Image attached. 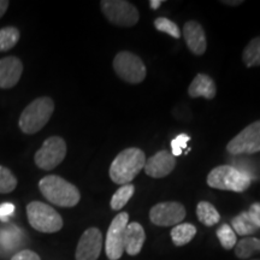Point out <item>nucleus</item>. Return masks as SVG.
<instances>
[{
  "instance_id": "34",
  "label": "nucleus",
  "mask_w": 260,
  "mask_h": 260,
  "mask_svg": "<svg viewBox=\"0 0 260 260\" xmlns=\"http://www.w3.org/2000/svg\"><path fill=\"white\" fill-rule=\"evenodd\" d=\"M223 4H225V5H229V6H239V5H241L242 4V0H232V2H230V0H224V2H222Z\"/></svg>"
},
{
  "instance_id": "4",
  "label": "nucleus",
  "mask_w": 260,
  "mask_h": 260,
  "mask_svg": "<svg viewBox=\"0 0 260 260\" xmlns=\"http://www.w3.org/2000/svg\"><path fill=\"white\" fill-rule=\"evenodd\" d=\"M252 181L246 175L236 170L233 165H220L211 170L207 176V184L219 190H232L242 193L251 186Z\"/></svg>"
},
{
  "instance_id": "27",
  "label": "nucleus",
  "mask_w": 260,
  "mask_h": 260,
  "mask_svg": "<svg viewBox=\"0 0 260 260\" xmlns=\"http://www.w3.org/2000/svg\"><path fill=\"white\" fill-rule=\"evenodd\" d=\"M17 187V178L8 168L0 165V194H9Z\"/></svg>"
},
{
  "instance_id": "2",
  "label": "nucleus",
  "mask_w": 260,
  "mask_h": 260,
  "mask_svg": "<svg viewBox=\"0 0 260 260\" xmlns=\"http://www.w3.org/2000/svg\"><path fill=\"white\" fill-rule=\"evenodd\" d=\"M39 189L51 204L59 207H74L81 199L80 190L76 186L56 175L41 178Z\"/></svg>"
},
{
  "instance_id": "30",
  "label": "nucleus",
  "mask_w": 260,
  "mask_h": 260,
  "mask_svg": "<svg viewBox=\"0 0 260 260\" xmlns=\"http://www.w3.org/2000/svg\"><path fill=\"white\" fill-rule=\"evenodd\" d=\"M11 260H41L37 253L30 251V249H22L12 255Z\"/></svg>"
},
{
  "instance_id": "21",
  "label": "nucleus",
  "mask_w": 260,
  "mask_h": 260,
  "mask_svg": "<svg viewBox=\"0 0 260 260\" xmlns=\"http://www.w3.org/2000/svg\"><path fill=\"white\" fill-rule=\"evenodd\" d=\"M198 219L206 226H213L220 220V214L209 201H200L197 206Z\"/></svg>"
},
{
  "instance_id": "22",
  "label": "nucleus",
  "mask_w": 260,
  "mask_h": 260,
  "mask_svg": "<svg viewBox=\"0 0 260 260\" xmlns=\"http://www.w3.org/2000/svg\"><path fill=\"white\" fill-rule=\"evenodd\" d=\"M255 253H260V239L243 237L235 246V254L240 259H248Z\"/></svg>"
},
{
  "instance_id": "23",
  "label": "nucleus",
  "mask_w": 260,
  "mask_h": 260,
  "mask_svg": "<svg viewBox=\"0 0 260 260\" xmlns=\"http://www.w3.org/2000/svg\"><path fill=\"white\" fill-rule=\"evenodd\" d=\"M242 60L247 68L260 67V37L252 39L242 52Z\"/></svg>"
},
{
  "instance_id": "3",
  "label": "nucleus",
  "mask_w": 260,
  "mask_h": 260,
  "mask_svg": "<svg viewBox=\"0 0 260 260\" xmlns=\"http://www.w3.org/2000/svg\"><path fill=\"white\" fill-rule=\"evenodd\" d=\"M53 111L54 103L51 98L41 96L32 100L19 117V129L24 134H37L47 124L51 119V116L53 115Z\"/></svg>"
},
{
  "instance_id": "1",
  "label": "nucleus",
  "mask_w": 260,
  "mask_h": 260,
  "mask_svg": "<svg viewBox=\"0 0 260 260\" xmlns=\"http://www.w3.org/2000/svg\"><path fill=\"white\" fill-rule=\"evenodd\" d=\"M146 155L144 151L136 147L123 149L116 155L110 167L109 174L113 183L119 186L129 184L134 178L144 170Z\"/></svg>"
},
{
  "instance_id": "11",
  "label": "nucleus",
  "mask_w": 260,
  "mask_h": 260,
  "mask_svg": "<svg viewBox=\"0 0 260 260\" xmlns=\"http://www.w3.org/2000/svg\"><path fill=\"white\" fill-rule=\"evenodd\" d=\"M186 218V207L177 201H165L154 205L149 211V219L154 225L172 226Z\"/></svg>"
},
{
  "instance_id": "31",
  "label": "nucleus",
  "mask_w": 260,
  "mask_h": 260,
  "mask_svg": "<svg viewBox=\"0 0 260 260\" xmlns=\"http://www.w3.org/2000/svg\"><path fill=\"white\" fill-rule=\"evenodd\" d=\"M15 212V205L11 203L0 204V220L8 222L9 217H11Z\"/></svg>"
},
{
  "instance_id": "17",
  "label": "nucleus",
  "mask_w": 260,
  "mask_h": 260,
  "mask_svg": "<svg viewBox=\"0 0 260 260\" xmlns=\"http://www.w3.org/2000/svg\"><path fill=\"white\" fill-rule=\"evenodd\" d=\"M146 240V234L141 224L133 222L125 228L124 234V251L129 255H138L141 252Z\"/></svg>"
},
{
  "instance_id": "18",
  "label": "nucleus",
  "mask_w": 260,
  "mask_h": 260,
  "mask_svg": "<svg viewBox=\"0 0 260 260\" xmlns=\"http://www.w3.org/2000/svg\"><path fill=\"white\" fill-rule=\"evenodd\" d=\"M188 94L190 98L203 96L207 100H212L217 94L216 83L206 74H198L188 87Z\"/></svg>"
},
{
  "instance_id": "16",
  "label": "nucleus",
  "mask_w": 260,
  "mask_h": 260,
  "mask_svg": "<svg viewBox=\"0 0 260 260\" xmlns=\"http://www.w3.org/2000/svg\"><path fill=\"white\" fill-rule=\"evenodd\" d=\"M25 233L15 224H10L0 228V255L6 256L19 247H22L25 242Z\"/></svg>"
},
{
  "instance_id": "14",
  "label": "nucleus",
  "mask_w": 260,
  "mask_h": 260,
  "mask_svg": "<svg viewBox=\"0 0 260 260\" xmlns=\"http://www.w3.org/2000/svg\"><path fill=\"white\" fill-rule=\"evenodd\" d=\"M183 38L187 47L195 56H201L207 48V40L204 28L199 22L188 21L183 25Z\"/></svg>"
},
{
  "instance_id": "33",
  "label": "nucleus",
  "mask_w": 260,
  "mask_h": 260,
  "mask_svg": "<svg viewBox=\"0 0 260 260\" xmlns=\"http://www.w3.org/2000/svg\"><path fill=\"white\" fill-rule=\"evenodd\" d=\"M10 5V3L8 0H0V18L4 16V14L6 12V10H8Z\"/></svg>"
},
{
  "instance_id": "32",
  "label": "nucleus",
  "mask_w": 260,
  "mask_h": 260,
  "mask_svg": "<svg viewBox=\"0 0 260 260\" xmlns=\"http://www.w3.org/2000/svg\"><path fill=\"white\" fill-rule=\"evenodd\" d=\"M247 212H248L249 217H251V219L253 220V223L258 226V229H260V203L252 204Z\"/></svg>"
},
{
  "instance_id": "29",
  "label": "nucleus",
  "mask_w": 260,
  "mask_h": 260,
  "mask_svg": "<svg viewBox=\"0 0 260 260\" xmlns=\"http://www.w3.org/2000/svg\"><path fill=\"white\" fill-rule=\"evenodd\" d=\"M190 140V136L187 134H180L171 141V149L172 155L174 157H178L183 153V149H186L188 141Z\"/></svg>"
},
{
  "instance_id": "6",
  "label": "nucleus",
  "mask_w": 260,
  "mask_h": 260,
  "mask_svg": "<svg viewBox=\"0 0 260 260\" xmlns=\"http://www.w3.org/2000/svg\"><path fill=\"white\" fill-rule=\"evenodd\" d=\"M113 69L119 79L132 84H139L145 80L146 65L138 54L129 51H122L113 59Z\"/></svg>"
},
{
  "instance_id": "25",
  "label": "nucleus",
  "mask_w": 260,
  "mask_h": 260,
  "mask_svg": "<svg viewBox=\"0 0 260 260\" xmlns=\"http://www.w3.org/2000/svg\"><path fill=\"white\" fill-rule=\"evenodd\" d=\"M19 30L16 27H5L0 29V52L10 51L19 41Z\"/></svg>"
},
{
  "instance_id": "10",
  "label": "nucleus",
  "mask_w": 260,
  "mask_h": 260,
  "mask_svg": "<svg viewBox=\"0 0 260 260\" xmlns=\"http://www.w3.org/2000/svg\"><path fill=\"white\" fill-rule=\"evenodd\" d=\"M128 212L118 213L110 224L106 234L105 252L110 260H118L124 253V234L128 225Z\"/></svg>"
},
{
  "instance_id": "13",
  "label": "nucleus",
  "mask_w": 260,
  "mask_h": 260,
  "mask_svg": "<svg viewBox=\"0 0 260 260\" xmlns=\"http://www.w3.org/2000/svg\"><path fill=\"white\" fill-rule=\"evenodd\" d=\"M176 167V159L170 152L159 151L146 159L144 170L146 175L153 178H162L170 175Z\"/></svg>"
},
{
  "instance_id": "8",
  "label": "nucleus",
  "mask_w": 260,
  "mask_h": 260,
  "mask_svg": "<svg viewBox=\"0 0 260 260\" xmlns=\"http://www.w3.org/2000/svg\"><path fill=\"white\" fill-rule=\"evenodd\" d=\"M67 155V144L59 136H51L42 144L40 149L35 153L34 161L41 170H53Z\"/></svg>"
},
{
  "instance_id": "28",
  "label": "nucleus",
  "mask_w": 260,
  "mask_h": 260,
  "mask_svg": "<svg viewBox=\"0 0 260 260\" xmlns=\"http://www.w3.org/2000/svg\"><path fill=\"white\" fill-rule=\"evenodd\" d=\"M154 28L157 30L165 32V34H169L170 37L175 38V39H180L182 32L178 28V25L172 22L171 19H169L167 17H159L154 21Z\"/></svg>"
},
{
  "instance_id": "26",
  "label": "nucleus",
  "mask_w": 260,
  "mask_h": 260,
  "mask_svg": "<svg viewBox=\"0 0 260 260\" xmlns=\"http://www.w3.org/2000/svg\"><path fill=\"white\" fill-rule=\"evenodd\" d=\"M217 237L224 249H233L237 243V236L233 228L228 224H223L217 229Z\"/></svg>"
},
{
  "instance_id": "12",
  "label": "nucleus",
  "mask_w": 260,
  "mask_h": 260,
  "mask_svg": "<svg viewBox=\"0 0 260 260\" xmlns=\"http://www.w3.org/2000/svg\"><path fill=\"white\" fill-rule=\"evenodd\" d=\"M103 248V234L98 228H89L80 237L75 258L76 260H98Z\"/></svg>"
},
{
  "instance_id": "24",
  "label": "nucleus",
  "mask_w": 260,
  "mask_h": 260,
  "mask_svg": "<svg viewBox=\"0 0 260 260\" xmlns=\"http://www.w3.org/2000/svg\"><path fill=\"white\" fill-rule=\"evenodd\" d=\"M135 193V187L133 186L132 183L125 184V186H122L121 188H118V190L113 194L112 199H111V209L115 211H119L122 210L123 207L128 204V201L132 199V197Z\"/></svg>"
},
{
  "instance_id": "5",
  "label": "nucleus",
  "mask_w": 260,
  "mask_h": 260,
  "mask_svg": "<svg viewBox=\"0 0 260 260\" xmlns=\"http://www.w3.org/2000/svg\"><path fill=\"white\" fill-rule=\"evenodd\" d=\"M27 217L32 229L40 233L53 234L63 228L60 214L50 205L41 201H31L28 204Z\"/></svg>"
},
{
  "instance_id": "9",
  "label": "nucleus",
  "mask_w": 260,
  "mask_h": 260,
  "mask_svg": "<svg viewBox=\"0 0 260 260\" xmlns=\"http://www.w3.org/2000/svg\"><path fill=\"white\" fill-rule=\"evenodd\" d=\"M226 149L233 155L254 154L260 152V119L247 125L230 140Z\"/></svg>"
},
{
  "instance_id": "20",
  "label": "nucleus",
  "mask_w": 260,
  "mask_h": 260,
  "mask_svg": "<svg viewBox=\"0 0 260 260\" xmlns=\"http://www.w3.org/2000/svg\"><path fill=\"white\" fill-rule=\"evenodd\" d=\"M232 228L236 235L240 236H249L258 232V226L253 223L247 211H243L232 220Z\"/></svg>"
},
{
  "instance_id": "35",
  "label": "nucleus",
  "mask_w": 260,
  "mask_h": 260,
  "mask_svg": "<svg viewBox=\"0 0 260 260\" xmlns=\"http://www.w3.org/2000/svg\"><path fill=\"white\" fill-rule=\"evenodd\" d=\"M161 4H162L161 0H149V6H151V9L153 10H157L160 8Z\"/></svg>"
},
{
  "instance_id": "15",
  "label": "nucleus",
  "mask_w": 260,
  "mask_h": 260,
  "mask_svg": "<svg viewBox=\"0 0 260 260\" xmlns=\"http://www.w3.org/2000/svg\"><path fill=\"white\" fill-rule=\"evenodd\" d=\"M23 65L17 57L10 56L0 59V88L10 89L19 82Z\"/></svg>"
},
{
  "instance_id": "7",
  "label": "nucleus",
  "mask_w": 260,
  "mask_h": 260,
  "mask_svg": "<svg viewBox=\"0 0 260 260\" xmlns=\"http://www.w3.org/2000/svg\"><path fill=\"white\" fill-rule=\"evenodd\" d=\"M100 8L107 21L119 27H134L140 19L135 5L125 0H103Z\"/></svg>"
},
{
  "instance_id": "19",
  "label": "nucleus",
  "mask_w": 260,
  "mask_h": 260,
  "mask_svg": "<svg viewBox=\"0 0 260 260\" xmlns=\"http://www.w3.org/2000/svg\"><path fill=\"white\" fill-rule=\"evenodd\" d=\"M197 235V228L190 223H181L172 228L171 239L175 246L182 247L189 243Z\"/></svg>"
}]
</instances>
